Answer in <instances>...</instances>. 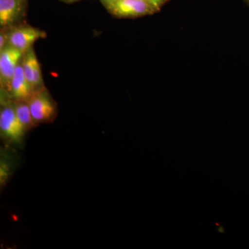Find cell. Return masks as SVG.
<instances>
[{"instance_id":"obj_1","label":"cell","mask_w":249,"mask_h":249,"mask_svg":"<svg viewBox=\"0 0 249 249\" xmlns=\"http://www.w3.org/2000/svg\"><path fill=\"white\" fill-rule=\"evenodd\" d=\"M27 102L36 124L48 122L56 114V106L44 88L34 91Z\"/></svg>"},{"instance_id":"obj_2","label":"cell","mask_w":249,"mask_h":249,"mask_svg":"<svg viewBox=\"0 0 249 249\" xmlns=\"http://www.w3.org/2000/svg\"><path fill=\"white\" fill-rule=\"evenodd\" d=\"M0 129L1 134L11 142L19 144L22 142L25 130L18 119L14 105H6L1 107L0 112Z\"/></svg>"},{"instance_id":"obj_3","label":"cell","mask_w":249,"mask_h":249,"mask_svg":"<svg viewBox=\"0 0 249 249\" xmlns=\"http://www.w3.org/2000/svg\"><path fill=\"white\" fill-rule=\"evenodd\" d=\"M47 34L43 31L29 25L19 26L8 34V45L17 49L23 53L32 48L39 39L44 38Z\"/></svg>"},{"instance_id":"obj_4","label":"cell","mask_w":249,"mask_h":249,"mask_svg":"<svg viewBox=\"0 0 249 249\" xmlns=\"http://www.w3.org/2000/svg\"><path fill=\"white\" fill-rule=\"evenodd\" d=\"M108 6L114 16L121 18L142 17L155 12L147 0H116Z\"/></svg>"},{"instance_id":"obj_5","label":"cell","mask_w":249,"mask_h":249,"mask_svg":"<svg viewBox=\"0 0 249 249\" xmlns=\"http://www.w3.org/2000/svg\"><path fill=\"white\" fill-rule=\"evenodd\" d=\"M24 53L8 45L0 51V80L3 88L9 91L11 80Z\"/></svg>"},{"instance_id":"obj_6","label":"cell","mask_w":249,"mask_h":249,"mask_svg":"<svg viewBox=\"0 0 249 249\" xmlns=\"http://www.w3.org/2000/svg\"><path fill=\"white\" fill-rule=\"evenodd\" d=\"M21 63L24 76L33 91H35L43 88V79L40 62L37 60L34 49H29L24 54Z\"/></svg>"},{"instance_id":"obj_7","label":"cell","mask_w":249,"mask_h":249,"mask_svg":"<svg viewBox=\"0 0 249 249\" xmlns=\"http://www.w3.org/2000/svg\"><path fill=\"white\" fill-rule=\"evenodd\" d=\"M25 0H0V26L12 27L22 18Z\"/></svg>"},{"instance_id":"obj_8","label":"cell","mask_w":249,"mask_h":249,"mask_svg":"<svg viewBox=\"0 0 249 249\" xmlns=\"http://www.w3.org/2000/svg\"><path fill=\"white\" fill-rule=\"evenodd\" d=\"M9 91L13 97L16 98L17 101H27L34 92L29 82L24 76L21 62L18 65L11 80Z\"/></svg>"},{"instance_id":"obj_9","label":"cell","mask_w":249,"mask_h":249,"mask_svg":"<svg viewBox=\"0 0 249 249\" xmlns=\"http://www.w3.org/2000/svg\"><path fill=\"white\" fill-rule=\"evenodd\" d=\"M14 108L16 115L24 128L30 129L36 125L27 101H17Z\"/></svg>"},{"instance_id":"obj_10","label":"cell","mask_w":249,"mask_h":249,"mask_svg":"<svg viewBox=\"0 0 249 249\" xmlns=\"http://www.w3.org/2000/svg\"><path fill=\"white\" fill-rule=\"evenodd\" d=\"M168 0H147V2L153 8L155 11H160V8Z\"/></svg>"},{"instance_id":"obj_11","label":"cell","mask_w":249,"mask_h":249,"mask_svg":"<svg viewBox=\"0 0 249 249\" xmlns=\"http://www.w3.org/2000/svg\"><path fill=\"white\" fill-rule=\"evenodd\" d=\"M8 40H9L8 34H5L4 32H1V36H0V51L2 50L6 46H8Z\"/></svg>"},{"instance_id":"obj_12","label":"cell","mask_w":249,"mask_h":249,"mask_svg":"<svg viewBox=\"0 0 249 249\" xmlns=\"http://www.w3.org/2000/svg\"><path fill=\"white\" fill-rule=\"evenodd\" d=\"M103 1H106V3H107V4H111V3L114 2V1H116V0H103Z\"/></svg>"},{"instance_id":"obj_13","label":"cell","mask_w":249,"mask_h":249,"mask_svg":"<svg viewBox=\"0 0 249 249\" xmlns=\"http://www.w3.org/2000/svg\"><path fill=\"white\" fill-rule=\"evenodd\" d=\"M247 4L249 5V0H244Z\"/></svg>"},{"instance_id":"obj_14","label":"cell","mask_w":249,"mask_h":249,"mask_svg":"<svg viewBox=\"0 0 249 249\" xmlns=\"http://www.w3.org/2000/svg\"><path fill=\"white\" fill-rule=\"evenodd\" d=\"M68 1H74V0H68Z\"/></svg>"}]
</instances>
